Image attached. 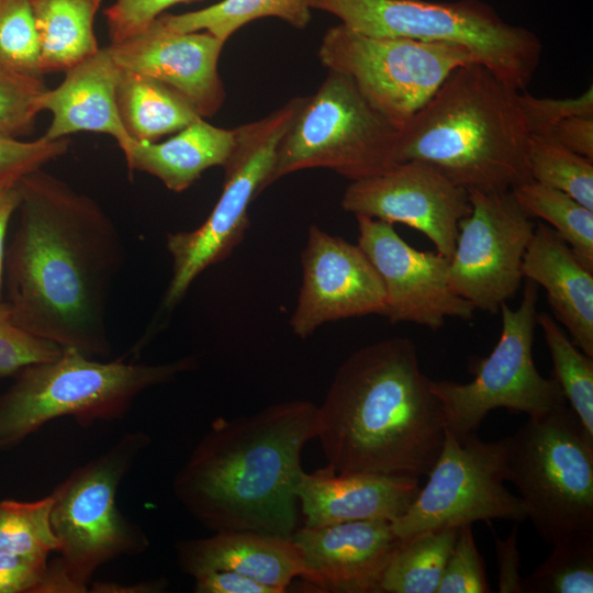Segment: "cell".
I'll list each match as a JSON object with an SVG mask.
<instances>
[{
  "label": "cell",
  "mask_w": 593,
  "mask_h": 593,
  "mask_svg": "<svg viewBox=\"0 0 593 593\" xmlns=\"http://www.w3.org/2000/svg\"><path fill=\"white\" fill-rule=\"evenodd\" d=\"M318 406L275 403L245 416L219 417L176 472L172 492L212 532L292 537L304 446L316 438Z\"/></svg>",
  "instance_id": "3957f363"
},
{
  "label": "cell",
  "mask_w": 593,
  "mask_h": 593,
  "mask_svg": "<svg viewBox=\"0 0 593 593\" xmlns=\"http://www.w3.org/2000/svg\"><path fill=\"white\" fill-rule=\"evenodd\" d=\"M548 544L593 532V439L567 405L507 437V474Z\"/></svg>",
  "instance_id": "ba28073f"
},
{
  "label": "cell",
  "mask_w": 593,
  "mask_h": 593,
  "mask_svg": "<svg viewBox=\"0 0 593 593\" xmlns=\"http://www.w3.org/2000/svg\"><path fill=\"white\" fill-rule=\"evenodd\" d=\"M523 277L541 286L572 343L593 358V270L548 225L538 222L522 262Z\"/></svg>",
  "instance_id": "603a6c76"
},
{
  "label": "cell",
  "mask_w": 593,
  "mask_h": 593,
  "mask_svg": "<svg viewBox=\"0 0 593 593\" xmlns=\"http://www.w3.org/2000/svg\"><path fill=\"white\" fill-rule=\"evenodd\" d=\"M18 189L19 221L4 257L13 321L63 348L107 357L108 305L124 261L118 228L94 200L42 169Z\"/></svg>",
  "instance_id": "6da1fadb"
},
{
  "label": "cell",
  "mask_w": 593,
  "mask_h": 593,
  "mask_svg": "<svg viewBox=\"0 0 593 593\" xmlns=\"http://www.w3.org/2000/svg\"><path fill=\"white\" fill-rule=\"evenodd\" d=\"M309 4L367 36L461 46L518 90L530 83L541 57L534 32L506 22L481 0H309Z\"/></svg>",
  "instance_id": "8992f818"
},
{
  "label": "cell",
  "mask_w": 593,
  "mask_h": 593,
  "mask_svg": "<svg viewBox=\"0 0 593 593\" xmlns=\"http://www.w3.org/2000/svg\"><path fill=\"white\" fill-rule=\"evenodd\" d=\"M0 65L43 78L40 46L29 0H0Z\"/></svg>",
  "instance_id": "836d02e7"
},
{
  "label": "cell",
  "mask_w": 593,
  "mask_h": 593,
  "mask_svg": "<svg viewBox=\"0 0 593 593\" xmlns=\"http://www.w3.org/2000/svg\"><path fill=\"white\" fill-rule=\"evenodd\" d=\"M469 198L471 212L459 223L448 284L475 310L495 314L521 288L535 223L511 191H472Z\"/></svg>",
  "instance_id": "5bb4252c"
},
{
  "label": "cell",
  "mask_w": 593,
  "mask_h": 593,
  "mask_svg": "<svg viewBox=\"0 0 593 593\" xmlns=\"http://www.w3.org/2000/svg\"><path fill=\"white\" fill-rule=\"evenodd\" d=\"M499 567V592L524 593L525 578L521 574V553L517 545V528L506 539L494 537Z\"/></svg>",
  "instance_id": "b9f144b4"
},
{
  "label": "cell",
  "mask_w": 593,
  "mask_h": 593,
  "mask_svg": "<svg viewBox=\"0 0 593 593\" xmlns=\"http://www.w3.org/2000/svg\"><path fill=\"white\" fill-rule=\"evenodd\" d=\"M150 443L144 430L127 432L101 455L76 468L52 492L51 524L59 555L54 563L74 593L86 592L102 566L149 548L143 528L120 511L116 494Z\"/></svg>",
  "instance_id": "52a82bcc"
},
{
  "label": "cell",
  "mask_w": 593,
  "mask_h": 593,
  "mask_svg": "<svg viewBox=\"0 0 593 593\" xmlns=\"http://www.w3.org/2000/svg\"><path fill=\"white\" fill-rule=\"evenodd\" d=\"M358 246L373 265L385 293V317L440 328L446 318L470 320L474 306L451 291L449 259L409 245L393 224L357 215Z\"/></svg>",
  "instance_id": "2e32d148"
},
{
  "label": "cell",
  "mask_w": 593,
  "mask_h": 593,
  "mask_svg": "<svg viewBox=\"0 0 593 593\" xmlns=\"http://www.w3.org/2000/svg\"><path fill=\"white\" fill-rule=\"evenodd\" d=\"M269 16L303 30L311 21L309 0H222L197 11L163 13L157 19L168 30L205 31L226 43L242 26Z\"/></svg>",
  "instance_id": "4316f807"
},
{
  "label": "cell",
  "mask_w": 593,
  "mask_h": 593,
  "mask_svg": "<svg viewBox=\"0 0 593 593\" xmlns=\"http://www.w3.org/2000/svg\"><path fill=\"white\" fill-rule=\"evenodd\" d=\"M54 496L0 501V555L49 557L58 550L51 524Z\"/></svg>",
  "instance_id": "d6a6232c"
},
{
  "label": "cell",
  "mask_w": 593,
  "mask_h": 593,
  "mask_svg": "<svg viewBox=\"0 0 593 593\" xmlns=\"http://www.w3.org/2000/svg\"><path fill=\"white\" fill-rule=\"evenodd\" d=\"M537 324L551 356L552 376L588 436L593 439V358L570 342L548 313H537Z\"/></svg>",
  "instance_id": "f546056e"
},
{
  "label": "cell",
  "mask_w": 593,
  "mask_h": 593,
  "mask_svg": "<svg viewBox=\"0 0 593 593\" xmlns=\"http://www.w3.org/2000/svg\"><path fill=\"white\" fill-rule=\"evenodd\" d=\"M192 1L200 0H115L103 11L110 42L119 43L138 34L166 9Z\"/></svg>",
  "instance_id": "ab89813d"
},
{
  "label": "cell",
  "mask_w": 593,
  "mask_h": 593,
  "mask_svg": "<svg viewBox=\"0 0 593 593\" xmlns=\"http://www.w3.org/2000/svg\"><path fill=\"white\" fill-rule=\"evenodd\" d=\"M534 572L525 578L528 593H592L593 532L563 538Z\"/></svg>",
  "instance_id": "1f68e13d"
},
{
  "label": "cell",
  "mask_w": 593,
  "mask_h": 593,
  "mask_svg": "<svg viewBox=\"0 0 593 593\" xmlns=\"http://www.w3.org/2000/svg\"><path fill=\"white\" fill-rule=\"evenodd\" d=\"M458 528L426 530L402 539L380 583V593H436Z\"/></svg>",
  "instance_id": "83f0119b"
},
{
  "label": "cell",
  "mask_w": 593,
  "mask_h": 593,
  "mask_svg": "<svg viewBox=\"0 0 593 593\" xmlns=\"http://www.w3.org/2000/svg\"><path fill=\"white\" fill-rule=\"evenodd\" d=\"M46 89L43 78L0 65V132L15 137L29 132L40 113L37 101Z\"/></svg>",
  "instance_id": "e575fe53"
},
{
  "label": "cell",
  "mask_w": 593,
  "mask_h": 593,
  "mask_svg": "<svg viewBox=\"0 0 593 593\" xmlns=\"http://www.w3.org/2000/svg\"><path fill=\"white\" fill-rule=\"evenodd\" d=\"M342 208L355 216L417 230L448 259L455 251L459 223L471 212L469 192L421 160L398 163L350 181Z\"/></svg>",
  "instance_id": "9a60e30c"
},
{
  "label": "cell",
  "mask_w": 593,
  "mask_h": 593,
  "mask_svg": "<svg viewBox=\"0 0 593 593\" xmlns=\"http://www.w3.org/2000/svg\"><path fill=\"white\" fill-rule=\"evenodd\" d=\"M302 284L290 326L305 339L320 326L338 320L385 316L381 279L358 244L313 224L301 254Z\"/></svg>",
  "instance_id": "e0dca14e"
},
{
  "label": "cell",
  "mask_w": 593,
  "mask_h": 593,
  "mask_svg": "<svg viewBox=\"0 0 593 593\" xmlns=\"http://www.w3.org/2000/svg\"><path fill=\"white\" fill-rule=\"evenodd\" d=\"M527 163L532 180L563 191L593 210V160L544 133L530 135Z\"/></svg>",
  "instance_id": "4dcf8cb0"
},
{
  "label": "cell",
  "mask_w": 593,
  "mask_h": 593,
  "mask_svg": "<svg viewBox=\"0 0 593 593\" xmlns=\"http://www.w3.org/2000/svg\"><path fill=\"white\" fill-rule=\"evenodd\" d=\"M318 58L328 70L350 78L367 102L399 130L451 71L477 61L458 45L367 36L343 24L326 31Z\"/></svg>",
  "instance_id": "7c38bea8"
},
{
  "label": "cell",
  "mask_w": 593,
  "mask_h": 593,
  "mask_svg": "<svg viewBox=\"0 0 593 593\" xmlns=\"http://www.w3.org/2000/svg\"><path fill=\"white\" fill-rule=\"evenodd\" d=\"M400 130L334 70L305 97L280 141L267 187L295 171L325 168L350 181L396 163Z\"/></svg>",
  "instance_id": "9c48e42d"
},
{
  "label": "cell",
  "mask_w": 593,
  "mask_h": 593,
  "mask_svg": "<svg viewBox=\"0 0 593 593\" xmlns=\"http://www.w3.org/2000/svg\"><path fill=\"white\" fill-rule=\"evenodd\" d=\"M197 593H276L271 588L232 571H214L194 577Z\"/></svg>",
  "instance_id": "ee69618b"
},
{
  "label": "cell",
  "mask_w": 593,
  "mask_h": 593,
  "mask_svg": "<svg viewBox=\"0 0 593 593\" xmlns=\"http://www.w3.org/2000/svg\"><path fill=\"white\" fill-rule=\"evenodd\" d=\"M537 301L538 286L527 279L519 306L501 305L500 338L488 357L470 360V382L430 379L445 428L456 438L477 433L489 412L499 407L540 417L567 405L556 378H544L534 363Z\"/></svg>",
  "instance_id": "8fae6325"
},
{
  "label": "cell",
  "mask_w": 593,
  "mask_h": 593,
  "mask_svg": "<svg viewBox=\"0 0 593 593\" xmlns=\"http://www.w3.org/2000/svg\"><path fill=\"white\" fill-rule=\"evenodd\" d=\"M20 193L18 184L0 186V301L2 295L5 238L10 220L18 210Z\"/></svg>",
  "instance_id": "f6af8a7d"
},
{
  "label": "cell",
  "mask_w": 593,
  "mask_h": 593,
  "mask_svg": "<svg viewBox=\"0 0 593 593\" xmlns=\"http://www.w3.org/2000/svg\"><path fill=\"white\" fill-rule=\"evenodd\" d=\"M40 46L41 74L66 71L100 48L94 16L101 0H29Z\"/></svg>",
  "instance_id": "484cf974"
},
{
  "label": "cell",
  "mask_w": 593,
  "mask_h": 593,
  "mask_svg": "<svg viewBox=\"0 0 593 593\" xmlns=\"http://www.w3.org/2000/svg\"><path fill=\"white\" fill-rule=\"evenodd\" d=\"M55 89H46L37 101L38 111L53 115L44 138L55 141L78 132H96L112 136L122 149L132 138L119 116L115 90L121 69L109 47L65 71Z\"/></svg>",
  "instance_id": "44dd1931"
},
{
  "label": "cell",
  "mask_w": 593,
  "mask_h": 593,
  "mask_svg": "<svg viewBox=\"0 0 593 593\" xmlns=\"http://www.w3.org/2000/svg\"><path fill=\"white\" fill-rule=\"evenodd\" d=\"M197 366L192 357L165 363L99 361L75 348L29 365L0 394V449L16 446L46 423L70 416L81 426L122 419L144 391Z\"/></svg>",
  "instance_id": "5b68a950"
},
{
  "label": "cell",
  "mask_w": 593,
  "mask_h": 593,
  "mask_svg": "<svg viewBox=\"0 0 593 593\" xmlns=\"http://www.w3.org/2000/svg\"><path fill=\"white\" fill-rule=\"evenodd\" d=\"M521 91L480 63L456 68L400 130L396 163H427L468 192L532 180Z\"/></svg>",
  "instance_id": "277c9868"
},
{
  "label": "cell",
  "mask_w": 593,
  "mask_h": 593,
  "mask_svg": "<svg viewBox=\"0 0 593 593\" xmlns=\"http://www.w3.org/2000/svg\"><path fill=\"white\" fill-rule=\"evenodd\" d=\"M530 217H539L570 246L580 261L593 270V210L563 191L526 181L511 190Z\"/></svg>",
  "instance_id": "f1b7e54d"
},
{
  "label": "cell",
  "mask_w": 593,
  "mask_h": 593,
  "mask_svg": "<svg viewBox=\"0 0 593 593\" xmlns=\"http://www.w3.org/2000/svg\"><path fill=\"white\" fill-rule=\"evenodd\" d=\"M48 564L47 557L0 555V593H40Z\"/></svg>",
  "instance_id": "60d3db41"
},
{
  "label": "cell",
  "mask_w": 593,
  "mask_h": 593,
  "mask_svg": "<svg viewBox=\"0 0 593 593\" xmlns=\"http://www.w3.org/2000/svg\"><path fill=\"white\" fill-rule=\"evenodd\" d=\"M485 566L471 524L458 528L436 593H489Z\"/></svg>",
  "instance_id": "8d00e7d4"
},
{
  "label": "cell",
  "mask_w": 593,
  "mask_h": 593,
  "mask_svg": "<svg viewBox=\"0 0 593 593\" xmlns=\"http://www.w3.org/2000/svg\"><path fill=\"white\" fill-rule=\"evenodd\" d=\"M69 138L21 141L0 132V186L18 184L25 176L64 155Z\"/></svg>",
  "instance_id": "74e56055"
},
{
  "label": "cell",
  "mask_w": 593,
  "mask_h": 593,
  "mask_svg": "<svg viewBox=\"0 0 593 593\" xmlns=\"http://www.w3.org/2000/svg\"><path fill=\"white\" fill-rule=\"evenodd\" d=\"M429 383L407 337L353 351L317 405L316 438L327 466L338 473L427 475L446 429Z\"/></svg>",
  "instance_id": "7a4b0ae2"
},
{
  "label": "cell",
  "mask_w": 593,
  "mask_h": 593,
  "mask_svg": "<svg viewBox=\"0 0 593 593\" xmlns=\"http://www.w3.org/2000/svg\"><path fill=\"white\" fill-rule=\"evenodd\" d=\"M300 578L326 593H380L388 563L402 539L388 521H358L295 529Z\"/></svg>",
  "instance_id": "d6986e66"
},
{
  "label": "cell",
  "mask_w": 593,
  "mask_h": 593,
  "mask_svg": "<svg viewBox=\"0 0 593 593\" xmlns=\"http://www.w3.org/2000/svg\"><path fill=\"white\" fill-rule=\"evenodd\" d=\"M419 479L361 473H338L331 467L302 471L295 494L307 527L358 521L392 522L419 492Z\"/></svg>",
  "instance_id": "ffe728a7"
},
{
  "label": "cell",
  "mask_w": 593,
  "mask_h": 593,
  "mask_svg": "<svg viewBox=\"0 0 593 593\" xmlns=\"http://www.w3.org/2000/svg\"><path fill=\"white\" fill-rule=\"evenodd\" d=\"M181 572L194 578L232 571L254 579L276 593L287 591L301 573V557L291 537L250 530L215 532L175 545Z\"/></svg>",
  "instance_id": "7402d4cb"
},
{
  "label": "cell",
  "mask_w": 593,
  "mask_h": 593,
  "mask_svg": "<svg viewBox=\"0 0 593 593\" xmlns=\"http://www.w3.org/2000/svg\"><path fill=\"white\" fill-rule=\"evenodd\" d=\"M61 351L59 345L19 326L7 302L0 301V378L14 376L29 365L55 359Z\"/></svg>",
  "instance_id": "d590c367"
},
{
  "label": "cell",
  "mask_w": 593,
  "mask_h": 593,
  "mask_svg": "<svg viewBox=\"0 0 593 593\" xmlns=\"http://www.w3.org/2000/svg\"><path fill=\"white\" fill-rule=\"evenodd\" d=\"M303 101L294 98L267 116L234 128L222 192L210 215L192 231L167 235L172 262L163 311H172L206 268L225 260L242 243L249 225V205L268 188L278 145Z\"/></svg>",
  "instance_id": "30bf717a"
},
{
  "label": "cell",
  "mask_w": 593,
  "mask_h": 593,
  "mask_svg": "<svg viewBox=\"0 0 593 593\" xmlns=\"http://www.w3.org/2000/svg\"><path fill=\"white\" fill-rule=\"evenodd\" d=\"M549 134L568 149L593 160V118L570 116L555 124Z\"/></svg>",
  "instance_id": "7bdbcfd3"
},
{
  "label": "cell",
  "mask_w": 593,
  "mask_h": 593,
  "mask_svg": "<svg viewBox=\"0 0 593 593\" xmlns=\"http://www.w3.org/2000/svg\"><path fill=\"white\" fill-rule=\"evenodd\" d=\"M115 101L127 135L138 143L157 142L202 118L175 89L149 76L124 69L120 72Z\"/></svg>",
  "instance_id": "d4e9b609"
},
{
  "label": "cell",
  "mask_w": 593,
  "mask_h": 593,
  "mask_svg": "<svg viewBox=\"0 0 593 593\" xmlns=\"http://www.w3.org/2000/svg\"><path fill=\"white\" fill-rule=\"evenodd\" d=\"M234 143V128H222L200 118L165 142L131 139L122 152L131 172L152 175L167 189L179 193L200 179L206 169L223 167Z\"/></svg>",
  "instance_id": "cb8c5ba5"
},
{
  "label": "cell",
  "mask_w": 593,
  "mask_h": 593,
  "mask_svg": "<svg viewBox=\"0 0 593 593\" xmlns=\"http://www.w3.org/2000/svg\"><path fill=\"white\" fill-rule=\"evenodd\" d=\"M521 104L532 134L548 133L559 121L570 116L593 118V89L574 98H538L521 91Z\"/></svg>",
  "instance_id": "f35d334b"
},
{
  "label": "cell",
  "mask_w": 593,
  "mask_h": 593,
  "mask_svg": "<svg viewBox=\"0 0 593 593\" xmlns=\"http://www.w3.org/2000/svg\"><path fill=\"white\" fill-rule=\"evenodd\" d=\"M506 474L507 437L482 441L472 433L458 439L445 429L443 448L426 484L391 527L405 539L478 521L523 522L527 518L524 505L505 488Z\"/></svg>",
  "instance_id": "4fadbf2b"
},
{
  "label": "cell",
  "mask_w": 593,
  "mask_h": 593,
  "mask_svg": "<svg viewBox=\"0 0 593 593\" xmlns=\"http://www.w3.org/2000/svg\"><path fill=\"white\" fill-rule=\"evenodd\" d=\"M224 42L209 32H175L158 19L144 31L108 46L124 70L157 79L182 94L204 119L225 100L219 74Z\"/></svg>",
  "instance_id": "ac0fdd59"
}]
</instances>
